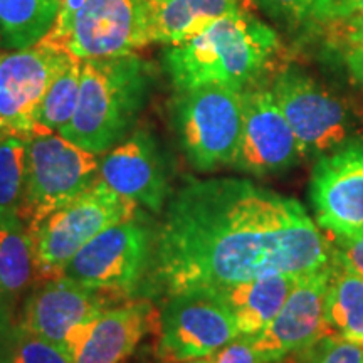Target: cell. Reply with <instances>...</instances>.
<instances>
[{
    "label": "cell",
    "mask_w": 363,
    "mask_h": 363,
    "mask_svg": "<svg viewBox=\"0 0 363 363\" xmlns=\"http://www.w3.org/2000/svg\"><path fill=\"white\" fill-rule=\"evenodd\" d=\"M152 252L153 234L136 216L91 239L62 274L115 303L128 301L148 276Z\"/></svg>",
    "instance_id": "cell-9"
},
{
    "label": "cell",
    "mask_w": 363,
    "mask_h": 363,
    "mask_svg": "<svg viewBox=\"0 0 363 363\" xmlns=\"http://www.w3.org/2000/svg\"><path fill=\"white\" fill-rule=\"evenodd\" d=\"M136 216L138 203L98 179L74 201L44 219L35 229L27 230L33 240L38 281L61 276L67 262L91 239Z\"/></svg>",
    "instance_id": "cell-7"
},
{
    "label": "cell",
    "mask_w": 363,
    "mask_h": 363,
    "mask_svg": "<svg viewBox=\"0 0 363 363\" xmlns=\"http://www.w3.org/2000/svg\"><path fill=\"white\" fill-rule=\"evenodd\" d=\"M208 363H269L266 357L254 347L249 335H239L219 350L207 357Z\"/></svg>",
    "instance_id": "cell-30"
},
{
    "label": "cell",
    "mask_w": 363,
    "mask_h": 363,
    "mask_svg": "<svg viewBox=\"0 0 363 363\" xmlns=\"http://www.w3.org/2000/svg\"><path fill=\"white\" fill-rule=\"evenodd\" d=\"M321 34L350 79L363 88V22L331 21Z\"/></svg>",
    "instance_id": "cell-26"
},
{
    "label": "cell",
    "mask_w": 363,
    "mask_h": 363,
    "mask_svg": "<svg viewBox=\"0 0 363 363\" xmlns=\"http://www.w3.org/2000/svg\"><path fill=\"white\" fill-rule=\"evenodd\" d=\"M35 283L38 264L26 224L0 225V298L16 306Z\"/></svg>",
    "instance_id": "cell-21"
},
{
    "label": "cell",
    "mask_w": 363,
    "mask_h": 363,
    "mask_svg": "<svg viewBox=\"0 0 363 363\" xmlns=\"http://www.w3.org/2000/svg\"><path fill=\"white\" fill-rule=\"evenodd\" d=\"M153 44L174 45L201 34L233 12L247 11L246 0H147Z\"/></svg>",
    "instance_id": "cell-19"
},
{
    "label": "cell",
    "mask_w": 363,
    "mask_h": 363,
    "mask_svg": "<svg viewBox=\"0 0 363 363\" xmlns=\"http://www.w3.org/2000/svg\"><path fill=\"white\" fill-rule=\"evenodd\" d=\"M325 310L331 328L363 347V276L333 264Z\"/></svg>",
    "instance_id": "cell-22"
},
{
    "label": "cell",
    "mask_w": 363,
    "mask_h": 363,
    "mask_svg": "<svg viewBox=\"0 0 363 363\" xmlns=\"http://www.w3.org/2000/svg\"><path fill=\"white\" fill-rule=\"evenodd\" d=\"M310 202L326 235L363 233V136L316 158Z\"/></svg>",
    "instance_id": "cell-12"
},
{
    "label": "cell",
    "mask_w": 363,
    "mask_h": 363,
    "mask_svg": "<svg viewBox=\"0 0 363 363\" xmlns=\"http://www.w3.org/2000/svg\"><path fill=\"white\" fill-rule=\"evenodd\" d=\"M27 136L0 130V225L21 224Z\"/></svg>",
    "instance_id": "cell-24"
},
{
    "label": "cell",
    "mask_w": 363,
    "mask_h": 363,
    "mask_svg": "<svg viewBox=\"0 0 363 363\" xmlns=\"http://www.w3.org/2000/svg\"><path fill=\"white\" fill-rule=\"evenodd\" d=\"M278 33L249 11L233 12L201 34L165 45L162 61L175 91L225 86L246 91L264 83L281 56Z\"/></svg>",
    "instance_id": "cell-2"
},
{
    "label": "cell",
    "mask_w": 363,
    "mask_h": 363,
    "mask_svg": "<svg viewBox=\"0 0 363 363\" xmlns=\"http://www.w3.org/2000/svg\"><path fill=\"white\" fill-rule=\"evenodd\" d=\"M17 330H19V318H16L13 305L0 298V363H12Z\"/></svg>",
    "instance_id": "cell-31"
},
{
    "label": "cell",
    "mask_w": 363,
    "mask_h": 363,
    "mask_svg": "<svg viewBox=\"0 0 363 363\" xmlns=\"http://www.w3.org/2000/svg\"><path fill=\"white\" fill-rule=\"evenodd\" d=\"M43 43L81 61L136 54L153 44L147 0H61Z\"/></svg>",
    "instance_id": "cell-4"
},
{
    "label": "cell",
    "mask_w": 363,
    "mask_h": 363,
    "mask_svg": "<svg viewBox=\"0 0 363 363\" xmlns=\"http://www.w3.org/2000/svg\"><path fill=\"white\" fill-rule=\"evenodd\" d=\"M12 363H72L65 348L30 333L19 325Z\"/></svg>",
    "instance_id": "cell-28"
},
{
    "label": "cell",
    "mask_w": 363,
    "mask_h": 363,
    "mask_svg": "<svg viewBox=\"0 0 363 363\" xmlns=\"http://www.w3.org/2000/svg\"><path fill=\"white\" fill-rule=\"evenodd\" d=\"M269 88L296 135L303 158L326 155L360 138L362 125L347 99L299 67H281Z\"/></svg>",
    "instance_id": "cell-8"
},
{
    "label": "cell",
    "mask_w": 363,
    "mask_h": 363,
    "mask_svg": "<svg viewBox=\"0 0 363 363\" xmlns=\"http://www.w3.org/2000/svg\"><path fill=\"white\" fill-rule=\"evenodd\" d=\"M160 313L147 299H131L110 308L94 321L72 363H121L145 335L158 328Z\"/></svg>",
    "instance_id": "cell-17"
},
{
    "label": "cell",
    "mask_w": 363,
    "mask_h": 363,
    "mask_svg": "<svg viewBox=\"0 0 363 363\" xmlns=\"http://www.w3.org/2000/svg\"><path fill=\"white\" fill-rule=\"evenodd\" d=\"M330 239L291 197L240 179L190 180L153 234L150 288L214 289L331 264Z\"/></svg>",
    "instance_id": "cell-1"
},
{
    "label": "cell",
    "mask_w": 363,
    "mask_h": 363,
    "mask_svg": "<svg viewBox=\"0 0 363 363\" xmlns=\"http://www.w3.org/2000/svg\"><path fill=\"white\" fill-rule=\"evenodd\" d=\"M301 276L276 274L211 289L234 318L239 335H256L274 320Z\"/></svg>",
    "instance_id": "cell-18"
},
{
    "label": "cell",
    "mask_w": 363,
    "mask_h": 363,
    "mask_svg": "<svg viewBox=\"0 0 363 363\" xmlns=\"http://www.w3.org/2000/svg\"><path fill=\"white\" fill-rule=\"evenodd\" d=\"M293 355L298 363H363V347L331 331Z\"/></svg>",
    "instance_id": "cell-27"
},
{
    "label": "cell",
    "mask_w": 363,
    "mask_h": 363,
    "mask_svg": "<svg viewBox=\"0 0 363 363\" xmlns=\"http://www.w3.org/2000/svg\"><path fill=\"white\" fill-rule=\"evenodd\" d=\"M242 133L234 169L254 177L284 174L303 160L296 135L281 111L269 84L242 93Z\"/></svg>",
    "instance_id": "cell-13"
},
{
    "label": "cell",
    "mask_w": 363,
    "mask_h": 363,
    "mask_svg": "<svg viewBox=\"0 0 363 363\" xmlns=\"http://www.w3.org/2000/svg\"><path fill=\"white\" fill-rule=\"evenodd\" d=\"M157 331V357L163 363L208 357L239 337L234 318L211 289H190L169 296Z\"/></svg>",
    "instance_id": "cell-11"
},
{
    "label": "cell",
    "mask_w": 363,
    "mask_h": 363,
    "mask_svg": "<svg viewBox=\"0 0 363 363\" xmlns=\"http://www.w3.org/2000/svg\"><path fill=\"white\" fill-rule=\"evenodd\" d=\"M262 11L293 38L321 34L333 19L337 0H259Z\"/></svg>",
    "instance_id": "cell-25"
},
{
    "label": "cell",
    "mask_w": 363,
    "mask_h": 363,
    "mask_svg": "<svg viewBox=\"0 0 363 363\" xmlns=\"http://www.w3.org/2000/svg\"><path fill=\"white\" fill-rule=\"evenodd\" d=\"M61 0H0V51L30 48L48 35Z\"/></svg>",
    "instance_id": "cell-20"
},
{
    "label": "cell",
    "mask_w": 363,
    "mask_h": 363,
    "mask_svg": "<svg viewBox=\"0 0 363 363\" xmlns=\"http://www.w3.org/2000/svg\"><path fill=\"white\" fill-rule=\"evenodd\" d=\"M69 54L40 43L16 51H0V130L29 136L45 89Z\"/></svg>",
    "instance_id": "cell-14"
},
{
    "label": "cell",
    "mask_w": 363,
    "mask_h": 363,
    "mask_svg": "<svg viewBox=\"0 0 363 363\" xmlns=\"http://www.w3.org/2000/svg\"><path fill=\"white\" fill-rule=\"evenodd\" d=\"M331 21L363 22V0H337Z\"/></svg>",
    "instance_id": "cell-32"
},
{
    "label": "cell",
    "mask_w": 363,
    "mask_h": 363,
    "mask_svg": "<svg viewBox=\"0 0 363 363\" xmlns=\"http://www.w3.org/2000/svg\"><path fill=\"white\" fill-rule=\"evenodd\" d=\"M98 179L96 153L78 147L56 131H34L27 136L21 220L27 230L35 229Z\"/></svg>",
    "instance_id": "cell-5"
},
{
    "label": "cell",
    "mask_w": 363,
    "mask_h": 363,
    "mask_svg": "<svg viewBox=\"0 0 363 363\" xmlns=\"http://www.w3.org/2000/svg\"><path fill=\"white\" fill-rule=\"evenodd\" d=\"M113 305L115 301L106 294L61 274L33 286L22 306L19 325L62 347L74 360L94 321Z\"/></svg>",
    "instance_id": "cell-10"
},
{
    "label": "cell",
    "mask_w": 363,
    "mask_h": 363,
    "mask_svg": "<svg viewBox=\"0 0 363 363\" xmlns=\"http://www.w3.org/2000/svg\"><path fill=\"white\" fill-rule=\"evenodd\" d=\"M99 179L115 192L155 214L167 206L170 194L167 167L157 140L148 130L133 131L103 153Z\"/></svg>",
    "instance_id": "cell-16"
},
{
    "label": "cell",
    "mask_w": 363,
    "mask_h": 363,
    "mask_svg": "<svg viewBox=\"0 0 363 363\" xmlns=\"http://www.w3.org/2000/svg\"><path fill=\"white\" fill-rule=\"evenodd\" d=\"M152 84L153 66L138 54L84 59L78 106L59 133L78 147L103 155L133 131Z\"/></svg>",
    "instance_id": "cell-3"
},
{
    "label": "cell",
    "mask_w": 363,
    "mask_h": 363,
    "mask_svg": "<svg viewBox=\"0 0 363 363\" xmlns=\"http://www.w3.org/2000/svg\"><path fill=\"white\" fill-rule=\"evenodd\" d=\"M330 239L333 264L340 269L363 276V233L348 238L326 235Z\"/></svg>",
    "instance_id": "cell-29"
},
{
    "label": "cell",
    "mask_w": 363,
    "mask_h": 363,
    "mask_svg": "<svg viewBox=\"0 0 363 363\" xmlns=\"http://www.w3.org/2000/svg\"><path fill=\"white\" fill-rule=\"evenodd\" d=\"M185 363H208V360H207V357H203V358H195V360H190Z\"/></svg>",
    "instance_id": "cell-33"
},
{
    "label": "cell",
    "mask_w": 363,
    "mask_h": 363,
    "mask_svg": "<svg viewBox=\"0 0 363 363\" xmlns=\"http://www.w3.org/2000/svg\"><path fill=\"white\" fill-rule=\"evenodd\" d=\"M81 67L83 61L71 56L66 66L51 81L35 113L34 131L59 133L72 120L79 101Z\"/></svg>",
    "instance_id": "cell-23"
},
{
    "label": "cell",
    "mask_w": 363,
    "mask_h": 363,
    "mask_svg": "<svg viewBox=\"0 0 363 363\" xmlns=\"http://www.w3.org/2000/svg\"><path fill=\"white\" fill-rule=\"evenodd\" d=\"M242 93L225 86L177 91L172 120L182 152L195 170L234 165L242 133Z\"/></svg>",
    "instance_id": "cell-6"
},
{
    "label": "cell",
    "mask_w": 363,
    "mask_h": 363,
    "mask_svg": "<svg viewBox=\"0 0 363 363\" xmlns=\"http://www.w3.org/2000/svg\"><path fill=\"white\" fill-rule=\"evenodd\" d=\"M331 271L333 264L301 276L274 320L259 333L249 335L267 362L284 360L335 331L325 310Z\"/></svg>",
    "instance_id": "cell-15"
}]
</instances>
